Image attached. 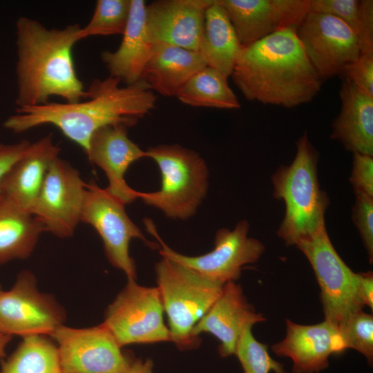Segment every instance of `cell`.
<instances>
[{
	"label": "cell",
	"instance_id": "6da1fadb",
	"mask_svg": "<svg viewBox=\"0 0 373 373\" xmlns=\"http://www.w3.org/2000/svg\"><path fill=\"white\" fill-rule=\"evenodd\" d=\"M120 83L110 76L95 79L86 90V99L16 108V113L6 119L3 126L19 133L51 124L86 153L90 140L98 129L118 124L129 128L155 107L156 96L143 80L124 86Z\"/></svg>",
	"mask_w": 373,
	"mask_h": 373
},
{
	"label": "cell",
	"instance_id": "7a4b0ae2",
	"mask_svg": "<svg viewBox=\"0 0 373 373\" xmlns=\"http://www.w3.org/2000/svg\"><path fill=\"white\" fill-rule=\"evenodd\" d=\"M296 30L277 31L242 49L231 76L247 99L291 108L321 91L323 81Z\"/></svg>",
	"mask_w": 373,
	"mask_h": 373
},
{
	"label": "cell",
	"instance_id": "3957f363",
	"mask_svg": "<svg viewBox=\"0 0 373 373\" xmlns=\"http://www.w3.org/2000/svg\"><path fill=\"white\" fill-rule=\"evenodd\" d=\"M80 28H47L31 18L17 20V108L44 104L52 96L67 103L87 98L73 57Z\"/></svg>",
	"mask_w": 373,
	"mask_h": 373
},
{
	"label": "cell",
	"instance_id": "277c9868",
	"mask_svg": "<svg viewBox=\"0 0 373 373\" xmlns=\"http://www.w3.org/2000/svg\"><path fill=\"white\" fill-rule=\"evenodd\" d=\"M319 153L305 132L296 142L293 162L281 165L271 176L273 196L285 205L277 235L287 246L296 245L325 227L329 204L318 178Z\"/></svg>",
	"mask_w": 373,
	"mask_h": 373
},
{
	"label": "cell",
	"instance_id": "5b68a950",
	"mask_svg": "<svg viewBox=\"0 0 373 373\" xmlns=\"http://www.w3.org/2000/svg\"><path fill=\"white\" fill-rule=\"evenodd\" d=\"M146 157L158 166L161 188L154 192H140L139 198L175 220H187L197 211L209 187V170L195 151L181 145L160 144L149 147Z\"/></svg>",
	"mask_w": 373,
	"mask_h": 373
},
{
	"label": "cell",
	"instance_id": "8992f818",
	"mask_svg": "<svg viewBox=\"0 0 373 373\" xmlns=\"http://www.w3.org/2000/svg\"><path fill=\"white\" fill-rule=\"evenodd\" d=\"M156 280L169 329L180 349L199 344L192 330L221 293L223 284L213 282L194 270L163 257L155 265Z\"/></svg>",
	"mask_w": 373,
	"mask_h": 373
},
{
	"label": "cell",
	"instance_id": "52a82bcc",
	"mask_svg": "<svg viewBox=\"0 0 373 373\" xmlns=\"http://www.w3.org/2000/svg\"><path fill=\"white\" fill-rule=\"evenodd\" d=\"M305 256L321 289L325 321L336 326L362 310L359 273L342 260L329 238L326 227L296 245Z\"/></svg>",
	"mask_w": 373,
	"mask_h": 373
},
{
	"label": "cell",
	"instance_id": "ba28073f",
	"mask_svg": "<svg viewBox=\"0 0 373 373\" xmlns=\"http://www.w3.org/2000/svg\"><path fill=\"white\" fill-rule=\"evenodd\" d=\"M164 307L157 287L128 280L108 305L102 323L120 346L171 341L164 323Z\"/></svg>",
	"mask_w": 373,
	"mask_h": 373
},
{
	"label": "cell",
	"instance_id": "9c48e42d",
	"mask_svg": "<svg viewBox=\"0 0 373 373\" xmlns=\"http://www.w3.org/2000/svg\"><path fill=\"white\" fill-rule=\"evenodd\" d=\"M125 205L99 187L95 182L86 183L81 222L92 226L101 237L110 263L122 270L128 280H136L134 260L129 254V244L138 238L150 245L141 229L131 220Z\"/></svg>",
	"mask_w": 373,
	"mask_h": 373
},
{
	"label": "cell",
	"instance_id": "30bf717a",
	"mask_svg": "<svg viewBox=\"0 0 373 373\" xmlns=\"http://www.w3.org/2000/svg\"><path fill=\"white\" fill-rule=\"evenodd\" d=\"M50 336L57 345L62 373H122L134 360L103 323L87 328L62 325Z\"/></svg>",
	"mask_w": 373,
	"mask_h": 373
},
{
	"label": "cell",
	"instance_id": "8fae6325",
	"mask_svg": "<svg viewBox=\"0 0 373 373\" xmlns=\"http://www.w3.org/2000/svg\"><path fill=\"white\" fill-rule=\"evenodd\" d=\"M65 319L64 308L38 289L30 271H22L12 287L0 294V332L4 334L50 336Z\"/></svg>",
	"mask_w": 373,
	"mask_h": 373
},
{
	"label": "cell",
	"instance_id": "7c38bea8",
	"mask_svg": "<svg viewBox=\"0 0 373 373\" xmlns=\"http://www.w3.org/2000/svg\"><path fill=\"white\" fill-rule=\"evenodd\" d=\"M249 224L239 221L233 229L222 228L214 238V248L204 255L189 256L181 254L166 246L155 233L162 249V256L184 265L204 277L218 283L236 281L243 266L257 262L265 251L264 245L248 236Z\"/></svg>",
	"mask_w": 373,
	"mask_h": 373
},
{
	"label": "cell",
	"instance_id": "4fadbf2b",
	"mask_svg": "<svg viewBox=\"0 0 373 373\" xmlns=\"http://www.w3.org/2000/svg\"><path fill=\"white\" fill-rule=\"evenodd\" d=\"M296 32L307 59L323 82L341 75L361 54L354 32L330 15L309 11Z\"/></svg>",
	"mask_w": 373,
	"mask_h": 373
},
{
	"label": "cell",
	"instance_id": "5bb4252c",
	"mask_svg": "<svg viewBox=\"0 0 373 373\" xmlns=\"http://www.w3.org/2000/svg\"><path fill=\"white\" fill-rule=\"evenodd\" d=\"M86 182L68 162L56 157L50 164L31 214L45 231L66 238L81 222Z\"/></svg>",
	"mask_w": 373,
	"mask_h": 373
},
{
	"label": "cell",
	"instance_id": "9a60e30c",
	"mask_svg": "<svg viewBox=\"0 0 373 373\" xmlns=\"http://www.w3.org/2000/svg\"><path fill=\"white\" fill-rule=\"evenodd\" d=\"M242 48L281 30L296 29L310 11V0H217Z\"/></svg>",
	"mask_w": 373,
	"mask_h": 373
},
{
	"label": "cell",
	"instance_id": "2e32d148",
	"mask_svg": "<svg viewBox=\"0 0 373 373\" xmlns=\"http://www.w3.org/2000/svg\"><path fill=\"white\" fill-rule=\"evenodd\" d=\"M286 335L271 346L279 356L292 361V373H318L329 365L332 354L346 349L338 327L324 321L314 325H300L286 319Z\"/></svg>",
	"mask_w": 373,
	"mask_h": 373
},
{
	"label": "cell",
	"instance_id": "e0dca14e",
	"mask_svg": "<svg viewBox=\"0 0 373 373\" xmlns=\"http://www.w3.org/2000/svg\"><path fill=\"white\" fill-rule=\"evenodd\" d=\"M265 321L264 315L256 312L248 302L240 285L229 281L195 325L192 335L198 338L202 332L212 334L220 341V355L227 357L235 355L238 343L247 328Z\"/></svg>",
	"mask_w": 373,
	"mask_h": 373
},
{
	"label": "cell",
	"instance_id": "ac0fdd59",
	"mask_svg": "<svg viewBox=\"0 0 373 373\" xmlns=\"http://www.w3.org/2000/svg\"><path fill=\"white\" fill-rule=\"evenodd\" d=\"M127 130L119 124L98 129L93 134L86 153L90 162L105 173L108 181L105 189L124 204L139 198L140 194L126 183V171L134 162L146 157V151L128 137Z\"/></svg>",
	"mask_w": 373,
	"mask_h": 373
},
{
	"label": "cell",
	"instance_id": "d6986e66",
	"mask_svg": "<svg viewBox=\"0 0 373 373\" xmlns=\"http://www.w3.org/2000/svg\"><path fill=\"white\" fill-rule=\"evenodd\" d=\"M213 0H157L146 7V25L152 44L197 51L207 8Z\"/></svg>",
	"mask_w": 373,
	"mask_h": 373
},
{
	"label": "cell",
	"instance_id": "ffe728a7",
	"mask_svg": "<svg viewBox=\"0 0 373 373\" xmlns=\"http://www.w3.org/2000/svg\"><path fill=\"white\" fill-rule=\"evenodd\" d=\"M59 152L52 134L32 142L28 151L1 179L0 193L31 214L48 168Z\"/></svg>",
	"mask_w": 373,
	"mask_h": 373
},
{
	"label": "cell",
	"instance_id": "44dd1931",
	"mask_svg": "<svg viewBox=\"0 0 373 373\" xmlns=\"http://www.w3.org/2000/svg\"><path fill=\"white\" fill-rule=\"evenodd\" d=\"M146 7L144 0H131L128 23L119 46L114 51L101 52V59L110 77L126 85L141 80L153 49L146 25Z\"/></svg>",
	"mask_w": 373,
	"mask_h": 373
},
{
	"label": "cell",
	"instance_id": "7402d4cb",
	"mask_svg": "<svg viewBox=\"0 0 373 373\" xmlns=\"http://www.w3.org/2000/svg\"><path fill=\"white\" fill-rule=\"evenodd\" d=\"M341 110L332 124L330 137L348 151L373 156V97L342 77Z\"/></svg>",
	"mask_w": 373,
	"mask_h": 373
},
{
	"label": "cell",
	"instance_id": "603a6c76",
	"mask_svg": "<svg viewBox=\"0 0 373 373\" xmlns=\"http://www.w3.org/2000/svg\"><path fill=\"white\" fill-rule=\"evenodd\" d=\"M205 66L196 51L166 44H154L141 80L153 92L164 97H175L180 89Z\"/></svg>",
	"mask_w": 373,
	"mask_h": 373
},
{
	"label": "cell",
	"instance_id": "cb8c5ba5",
	"mask_svg": "<svg viewBox=\"0 0 373 373\" xmlns=\"http://www.w3.org/2000/svg\"><path fill=\"white\" fill-rule=\"evenodd\" d=\"M242 48L223 8L213 0L207 8L197 52L206 66L231 76Z\"/></svg>",
	"mask_w": 373,
	"mask_h": 373
},
{
	"label": "cell",
	"instance_id": "d4e9b609",
	"mask_svg": "<svg viewBox=\"0 0 373 373\" xmlns=\"http://www.w3.org/2000/svg\"><path fill=\"white\" fill-rule=\"evenodd\" d=\"M44 231L35 217L0 193V265L28 258Z\"/></svg>",
	"mask_w": 373,
	"mask_h": 373
},
{
	"label": "cell",
	"instance_id": "484cf974",
	"mask_svg": "<svg viewBox=\"0 0 373 373\" xmlns=\"http://www.w3.org/2000/svg\"><path fill=\"white\" fill-rule=\"evenodd\" d=\"M227 79L220 71L205 66L180 89L175 97L182 104L193 107L240 108V102Z\"/></svg>",
	"mask_w": 373,
	"mask_h": 373
},
{
	"label": "cell",
	"instance_id": "4316f807",
	"mask_svg": "<svg viewBox=\"0 0 373 373\" xmlns=\"http://www.w3.org/2000/svg\"><path fill=\"white\" fill-rule=\"evenodd\" d=\"M0 373H62L55 342L48 335L23 337L8 359L1 361Z\"/></svg>",
	"mask_w": 373,
	"mask_h": 373
},
{
	"label": "cell",
	"instance_id": "83f0119b",
	"mask_svg": "<svg viewBox=\"0 0 373 373\" xmlns=\"http://www.w3.org/2000/svg\"><path fill=\"white\" fill-rule=\"evenodd\" d=\"M310 11L341 19L356 35L361 53L373 52L372 0H310Z\"/></svg>",
	"mask_w": 373,
	"mask_h": 373
},
{
	"label": "cell",
	"instance_id": "f1b7e54d",
	"mask_svg": "<svg viewBox=\"0 0 373 373\" xmlns=\"http://www.w3.org/2000/svg\"><path fill=\"white\" fill-rule=\"evenodd\" d=\"M131 0H98L89 22L81 27L78 39L91 36L123 35L126 28Z\"/></svg>",
	"mask_w": 373,
	"mask_h": 373
},
{
	"label": "cell",
	"instance_id": "f546056e",
	"mask_svg": "<svg viewBox=\"0 0 373 373\" xmlns=\"http://www.w3.org/2000/svg\"><path fill=\"white\" fill-rule=\"evenodd\" d=\"M235 355L240 363L243 373H287L282 363L271 357L267 345L254 336L251 327L247 328L242 333Z\"/></svg>",
	"mask_w": 373,
	"mask_h": 373
},
{
	"label": "cell",
	"instance_id": "4dcf8cb0",
	"mask_svg": "<svg viewBox=\"0 0 373 373\" xmlns=\"http://www.w3.org/2000/svg\"><path fill=\"white\" fill-rule=\"evenodd\" d=\"M338 327L347 348L362 354L370 365L373 361V316L361 310Z\"/></svg>",
	"mask_w": 373,
	"mask_h": 373
},
{
	"label": "cell",
	"instance_id": "1f68e13d",
	"mask_svg": "<svg viewBox=\"0 0 373 373\" xmlns=\"http://www.w3.org/2000/svg\"><path fill=\"white\" fill-rule=\"evenodd\" d=\"M352 220L356 227L370 263L373 260V198L357 195L352 207Z\"/></svg>",
	"mask_w": 373,
	"mask_h": 373
},
{
	"label": "cell",
	"instance_id": "d6a6232c",
	"mask_svg": "<svg viewBox=\"0 0 373 373\" xmlns=\"http://www.w3.org/2000/svg\"><path fill=\"white\" fill-rule=\"evenodd\" d=\"M350 182L356 196L373 198V156L353 153Z\"/></svg>",
	"mask_w": 373,
	"mask_h": 373
},
{
	"label": "cell",
	"instance_id": "836d02e7",
	"mask_svg": "<svg viewBox=\"0 0 373 373\" xmlns=\"http://www.w3.org/2000/svg\"><path fill=\"white\" fill-rule=\"evenodd\" d=\"M341 76L373 97V52L361 53L354 62L344 69Z\"/></svg>",
	"mask_w": 373,
	"mask_h": 373
},
{
	"label": "cell",
	"instance_id": "e575fe53",
	"mask_svg": "<svg viewBox=\"0 0 373 373\" xmlns=\"http://www.w3.org/2000/svg\"><path fill=\"white\" fill-rule=\"evenodd\" d=\"M31 144L26 140L14 144L0 142V180L9 169L28 151Z\"/></svg>",
	"mask_w": 373,
	"mask_h": 373
},
{
	"label": "cell",
	"instance_id": "d590c367",
	"mask_svg": "<svg viewBox=\"0 0 373 373\" xmlns=\"http://www.w3.org/2000/svg\"><path fill=\"white\" fill-rule=\"evenodd\" d=\"M373 274L372 271L359 273V293L365 305L373 309Z\"/></svg>",
	"mask_w": 373,
	"mask_h": 373
},
{
	"label": "cell",
	"instance_id": "8d00e7d4",
	"mask_svg": "<svg viewBox=\"0 0 373 373\" xmlns=\"http://www.w3.org/2000/svg\"><path fill=\"white\" fill-rule=\"evenodd\" d=\"M122 373H153V364L149 358H134L131 365Z\"/></svg>",
	"mask_w": 373,
	"mask_h": 373
},
{
	"label": "cell",
	"instance_id": "74e56055",
	"mask_svg": "<svg viewBox=\"0 0 373 373\" xmlns=\"http://www.w3.org/2000/svg\"><path fill=\"white\" fill-rule=\"evenodd\" d=\"M11 338V336L0 332V358L1 359L6 357V348Z\"/></svg>",
	"mask_w": 373,
	"mask_h": 373
},
{
	"label": "cell",
	"instance_id": "f35d334b",
	"mask_svg": "<svg viewBox=\"0 0 373 373\" xmlns=\"http://www.w3.org/2000/svg\"><path fill=\"white\" fill-rule=\"evenodd\" d=\"M1 291H1V286H0V294H1Z\"/></svg>",
	"mask_w": 373,
	"mask_h": 373
}]
</instances>
